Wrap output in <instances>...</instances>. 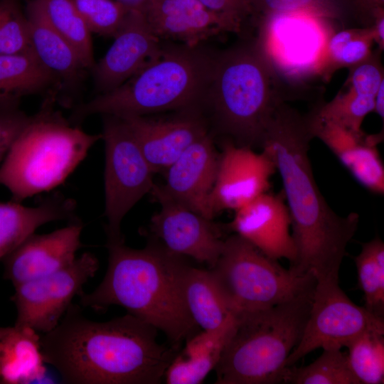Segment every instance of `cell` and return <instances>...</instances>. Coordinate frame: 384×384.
Here are the masks:
<instances>
[{
  "label": "cell",
  "mask_w": 384,
  "mask_h": 384,
  "mask_svg": "<svg viewBox=\"0 0 384 384\" xmlns=\"http://www.w3.org/2000/svg\"><path fill=\"white\" fill-rule=\"evenodd\" d=\"M313 138L308 116L283 102L269 122L261 147L273 159L282 178L296 252L290 267L311 272L317 279L338 276L359 215L337 214L323 196L309 157Z\"/></svg>",
  "instance_id": "1"
},
{
  "label": "cell",
  "mask_w": 384,
  "mask_h": 384,
  "mask_svg": "<svg viewBox=\"0 0 384 384\" xmlns=\"http://www.w3.org/2000/svg\"><path fill=\"white\" fill-rule=\"evenodd\" d=\"M156 335V328L128 313L97 322L71 304L40 343L45 363L65 383L158 384L178 347L159 343Z\"/></svg>",
  "instance_id": "2"
},
{
  "label": "cell",
  "mask_w": 384,
  "mask_h": 384,
  "mask_svg": "<svg viewBox=\"0 0 384 384\" xmlns=\"http://www.w3.org/2000/svg\"><path fill=\"white\" fill-rule=\"evenodd\" d=\"M106 274L95 289L82 292L80 303L96 311L111 305L127 309L165 334L174 346L193 335L198 326L185 304L181 277L186 263L164 246L133 249L124 240L107 242Z\"/></svg>",
  "instance_id": "3"
},
{
  "label": "cell",
  "mask_w": 384,
  "mask_h": 384,
  "mask_svg": "<svg viewBox=\"0 0 384 384\" xmlns=\"http://www.w3.org/2000/svg\"><path fill=\"white\" fill-rule=\"evenodd\" d=\"M215 55L182 45L159 54L117 88L75 107V125L92 114L145 115L186 110L206 98Z\"/></svg>",
  "instance_id": "4"
},
{
  "label": "cell",
  "mask_w": 384,
  "mask_h": 384,
  "mask_svg": "<svg viewBox=\"0 0 384 384\" xmlns=\"http://www.w3.org/2000/svg\"><path fill=\"white\" fill-rule=\"evenodd\" d=\"M55 94L31 116L0 164V185L11 201L21 203L58 187L102 139V134L84 132L55 110Z\"/></svg>",
  "instance_id": "5"
},
{
  "label": "cell",
  "mask_w": 384,
  "mask_h": 384,
  "mask_svg": "<svg viewBox=\"0 0 384 384\" xmlns=\"http://www.w3.org/2000/svg\"><path fill=\"white\" fill-rule=\"evenodd\" d=\"M314 288L270 308L235 315L215 368V383H282L285 361L308 319Z\"/></svg>",
  "instance_id": "6"
},
{
  "label": "cell",
  "mask_w": 384,
  "mask_h": 384,
  "mask_svg": "<svg viewBox=\"0 0 384 384\" xmlns=\"http://www.w3.org/2000/svg\"><path fill=\"white\" fill-rule=\"evenodd\" d=\"M273 71L257 40L215 55L206 98L220 130L235 144L262 146L269 122L284 102Z\"/></svg>",
  "instance_id": "7"
},
{
  "label": "cell",
  "mask_w": 384,
  "mask_h": 384,
  "mask_svg": "<svg viewBox=\"0 0 384 384\" xmlns=\"http://www.w3.org/2000/svg\"><path fill=\"white\" fill-rule=\"evenodd\" d=\"M235 234L224 241L210 273L235 316L270 308L314 288V274L285 269Z\"/></svg>",
  "instance_id": "8"
},
{
  "label": "cell",
  "mask_w": 384,
  "mask_h": 384,
  "mask_svg": "<svg viewBox=\"0 0 384 384\" xmlns=\"http://www.w3.org/2000/svg\"><path fill=\"white\" fill-rule=\"evenodd\" d=\"M102 116L105 231L107 242H114L123 240L120 227L124 217L152 190L154 171L124 122L117 116Z\"/></svg>",
  "instance_id": "9"
},
{
  "label": "cell",
  "mask_w": 384,
  "mask_h": 384,
  "mask_svg": "<svg viewBox=\"0 0 384 384\" xmlns=\"http://www.w3.org/2000/svg\"><path fill=\"white\" fill-rule=\"evenodd\" d=\"M372 331L384 332L383 318L354 304L339 287L338 276L318 279L302 338L285 367L317 348H341Z\"/></svg>",
  "instance_id": "10"
},
{
  "label": "cell",
  "mask_w": 384,
  "mask_h": 384,
  "mask_svg": "<svg viewBox=\"0 0 384 384\" xmlns=\"http://www.w3.org/2000/svg\"><path fill=\"white\" fill-rule=\"evenodd\" d=\"M98 268L97 257L86 252L57 272L15 286L12 297L17 310L15 325L43 334L53 330Z\"/></svg>",
  "instance_id": "11"
},
{
  "label": "cell",
  "mask_w": 384,
  "mask_h": 384,
  "mask_svg": "<svg viewBox=\"0 0 384 384\" xmlns=\"http://www.w3.org/2000/svg\"><path fill=\"white\" fill-rule=\"evenodd\" d=\"M276 171L273 159L265 151L257 153L250 147L225 141L210 196L215 215L223 210L235 211L268 192Z\"/></svg>",
  "instance_id": "12"
},
{
  "label": "cell",
  "mask_w": 384,
  "mask_h": 384,
  "mask_svg": "<svg viewBox=\"0 0 384 384\" xmlns=\"http://www.w3.org/2000/svg\"><path fill=\"white\" fill-rule=\"evenodd\" d=\"M219 154L207 133L191 144L166 169V183L154 184L151 193L156 199L175 202L213 220L210 201L218 166Z\"/></svg>",
  "instance_id": "13"
},
{
  "label": "cell",
  "mask_w": 384,
  "mask_h": 384,
  "mask_svg": "<svg viewBox=\"0 0 384 384\" xmlns=\"http://www.w3.org/2000/svg\"><path fill=\"white\" fill-rule=\"evenodd\" d=\"M105 55L94 64L98 92L111 91L132 77L161 52L159 38L151 31L142 12L129 11Z\"/></svg>",
  "instance_id": "14"
},
{
  "label": "cell",
  "mask_w": 384,
  "mask_h": 384,
  "mask_svg": "<svg viewBox=\"0 0 384 384\" xmlns=\"http://www.w3.org/2000/svg\"><path fill=\"white\" fill-rule=\"evenodd\" d=\"M158 201L161 208L152 217L150 226L164 247L174 254L191 257L213 267L225 241L220 228L212 220L175 202Z\"/></svg>",
  "instance_id": "15"
},
{
  "label": "cell",
  "mask_w": 384,
  "mask_h": 384,
  "mask_svg": "<svg viewBox=\"0 0 384 384\" xmlns=\"http://www.w3.org/2000/svg\"><path fill=\"white\" fill-rule=\"evenodd\" d=\"M82 228L78 220L49 233H33L4 258L5 278L15 287L70 265L82 246Z\"/></svg>",
  "instance_id": "16"
},
{
  "label": "cell",
  "mask_w": 384,
  "mask_h": 384,
  "mask_svg": "<svg viewBox=\"0 0 384 384\" xmlns=\"http://www.w3.org/2000/svg\"><path fill=\"white\" fill-rule=\"evenodd\" d=\"M229 228L267 257L287 259L296 256L290 233L291 218L282 191L265 193L235 211Z\"/></svg>",
  "instance_id": "17"
},
{
  "label": "cell",
  "mask_w": 384,
  "mask_h": 384,
  "mask_svg": "<svg viewBox=\"0 0 384 384\" xmlns=\"http://www.w3.org/2000/svg\"><path fill=\"white\" fill-rule=\"evenodd\" d=\"M119 117L132 133L154 172L167 169L191 144L208 133L203 119L193 112L166 119L144 115Z\"/></svg>",
  "instance_id": "18"
},
{
  "label": "cell",
  "mask_w": 384,
  "mask_h": 384,
  "mask_svg": "<svg viewBox=\"0 0 384 384\" xmlns=\"http://www.w3.org/2000/svg\"><path fill=\"white\" fill-rule=\"evenodd\" d=\"M313 137L320 139L359 184L371 193H384V166L377 145L380 136L355 133L330 121L309 116Z\"/></svg>",
  "instance_id": "19"
},
{
  "label": "cell",
  "mask_w": 384,
  "mask_h": 384,
  "mask_svg": "<svg viewBox=\"0 0 384 384\" xmlns=\"http://www.w3.org/2000/svg\"><path fill=\"white\" fill-rule=\"evenodd\" d=\"M140 12L159 38L178 41L188 46L232 32L223 18L198 0H150Z\"/></svg>",
  "instance_id": "20"
},
{
  "label": "cell",
  "mask_w": 384,
  "mask_h": 384,
  "mask_svg": "<svg viewBox=\"0 0 384 384\" xmlns=\"http://www.w3.org/2000/svg\"><path fill=\"white\" fill-rule=\"evenodd\" d=\"M76 203L70 198L56 193L36 206L19 202H0V259L18 247L41 225L58 220H78Z\"/></svg>",
  "instance_id": "21"
},
{
  "label": "cell",
  "mask_w": 384,
  "mask_h": 384,
  "mask_svg": "<svg viewBox=\"0 0 384 384\" xmlns=\"http://www.w3.org/2000/svg\"><path fill=\"white\" fill-rule=\"evenodd\" d=\"M26 17L30 48L38 61L65 83L77 81L86 68L74 48L48 22L38 0L28 2Z\"/></svg>",
  "instance_id": "22"
},
{
  "label": "cell",
  "mask_w": 384,
  "mask_h": 384,
  "mask_svg": "<svg viewBox=\"0 0 384 384\" xmlns=\"http://www.w3.org/2000/svg\"><path fill=\"white\" fill-rule=\"evenodd\" d=\"M234 316L218 328L187 339L165 372L168 384H199L218 364L234 326Z\"/></svg>",
  "instance_id": "23"
},
{
  "label": "cell",
  "mask_w": 384,
  "mask_h": 384,
  "mask_svg": "<svg viewBox=\"0 0 384 384\" xmlns=\"http://www.w3.org/2000/svg\"><path fill=\"white\" fill-rule=\"evenodd\" d=\"M40 338L33 329L16 325L0 338V383H28L44 376Z\"/></svg>",
  "instance_id": "24"
},
{
  "label": "cell",
  "mask_w": 384,
  "mask_h": 384,
  "mask_svg": "<svg viewBox=\"0 0 384 384\" xmlns=\"http://www.w3.org/2000/svg\"><path fill=\"white\" fill-rule=\"evenodd\" d=\"M181 291L191 318L203 331L215 329L233 316L210 270L186 265L181 277Z\"/></svg>",
  "instance_id": "25"
},
{
  "label": "cell",
  "mask_w": 384,
  "mask_h": 384,
  "mask_svg": "<svg viewBox=\"0 0 384 384\" xmlns=\"http://www.w3.org/2000/svg\"><path fill=\"white\" fill-rule=\"evenodd\" d=\"M56 80L31 50L18 54L0 53V104L20 102L23 97L45 90Z\"/></svg>",
  "instance_id": "26"
},
{
  "label": "cell",
  "mask_w": 384,
  "mask_h": 384,
  "mask_svg": "<svg viewBox=\"0 0 384 384\" xmlns=\"http://www.w3.org/2000/svg\"><path fill=\"white\" fill-rule=\"evenodd\" d=\"M50 25L74 48L86 69L94 64L91 32L73 0H38Z\"/></svg>",
  "instance_id": "27"
},
{
  "label": "cell",
  "mask_w": 384,
  "mask_h": 384,
  "mask_svg": "<svg viewBox=\"0 0 384 384\" xmlns=\"http://www.w3.org/2000/svg\"><path fill=\"white\" fill-rule=\"evenodd\" d=\"M321 355L311 364L285 367L282 383L288 384H360L341 348L323 349Z\"/></svg>",
  "instance_id": "28"
},
{
  "label": "cell",
  "mask_w": 384,
  "mask_h": 384,
  "mask_svg": "<svg viewBox=\"0 0 384 384\" xmlns=\"http://www.w3.org/2000/svg\"><path fill=\"white\" fill-rule=\"evenodd\" d=\"M358 284L363 292L365 307L375 316L384 314V243L375 237L362 243L360 253L354 257Z\"/></svg>",
  "instance_id": "29"
},
{
  "label": "cell",
  "mask_w": 384,
  "mask_h": 384,
  "mask_svg": "<svg viewBox=\"0 0 384 384\" xmlns=\"http://www.w3.org/2000/svg\"><path fill=\"white\" fill-rule=\"evenodd\" d=\"M383 336L384 332L368 331L346 346L349 366L360 384L384 383Z\"/></svg>",
  "instance_id": "30"
},
{
  "label": "cell",
  "mask_w": 384,
  "mask_h": 384,
  "mask_svg": "<svg viewBox=\"0 0 384 384\" xmlns=\"http://www.w3.org/2000/svg\"><path fill=\"white\" fill-rule=\"evenodd\" d=\"M250 16L257 26L283 16L304 14L317 18H339L342 15L341 0H246Z\"/></svg>",
  "instance_id": "31"
},
{
  "label": "cell",
  "mask_w": 384,
  "mask_h": 384,
  "mask_svg": "<svg viewBox=\"0 0 384 384\" xmlns=\"http://www.w3.org/2000/svg\"><path fill=\"white\" fill-rule=\"evenodd\" d=\"M374 41L372 26L346 28L336 33L327 43V65L335 70L363 62L371 55Z\"/></svg>",
  "instance_id": "32"
},
{
  "label": "cell",
  "mask_w": 384,
  "mask_h": 384,
  "mask_svg": "<svg viewBox=\"0 0 384 384\" xmlns=\"http://www.w3.org/2000/svg\"><path fill=\"white\" fill-rule=\"evenodd\" d=\"M91 33L114 37L129 10L116 0H73Z\"/></svg>",
  "instance_id": "33"
},
{
  "label": "cell",
  "mask_w": 384,
  "mask_h": 384,
  "mask_svg": "<svg viewBox=\"0 0 384 384\" xmlns=\"http://www.w3.org/2000/svg\"><path fill=\"white\" fill-rule=\"evenodd\" d=\"M31 50L27 19L13 0H0V53Z\"/></svg>",
  "instance_id": "34"
},
{
  "label": "cell",
  "mask_w": 384,
  "mask_h": 384,
  "mask_svg": "<svg viewBox=\"0 0 384 384\" xmlns=\"http://www.w3.org/2000/svg\"><path fill=\"white\" fill-rule=\"evenodd\" d=\"M30 118L19 102L0 104V164Z\"/></svg>",
  "instance_id": "35"
},
{
  "label": "cell",
  "mask_w": 384,
  "mask_h": 384,
  "mask_svg": "<svg viewBox=\"0 0 384 384\" xmlns=\"http://www.w3.org/2000/svg\"><path fill=\"white\" fill-rule=\"evenodd\" d=\"M205 7L219 16L233 32L242 31L245 19L250 16L246 0H198Z\"/></svg>",
  "instance_id": "36"
},
{
  "label": "cell",
  "mask_w": 384,
  "mask_h": 384,
  "mask_svg": "<svg viewBox=\"0 0 384 384\" xmlns=\"http://www.w3.org/2000/svg\"><path fill=\"white\" fill-rule=\"evenodd\" d=\"M360 18L363 27H371L376 16L384 12V0H341Z\"/></svg>",
  "instance_id": "37"
},
{
  "label": "cell",
  "mask_w": 384,
  "mask_h": 384,
  "mask_svg": "<svg viewBox=\"0 0 384 384\" xmlns=\"http://www.w3.org/2000/svg\"><path fill=\"white\" fill-rule=\"evenodd\" d=\"M374 40L378 43L380 50L384 48V12L378 14L372 26Z\"/></svg>",
  "instance_id": "38"
},
{
  "label": "cell",
  "mask_w": 384,
  "mask_h": 384,
  "mask_svg": "<svg viewBox=\"0 0 384 384\" xmlns=\"http://www.w3.org/2000/svg\"><path fill=\"white\" fill-rule=\"evenodd\" d=\"M384 81L382 82L375 97L374 111L383 119L384 116Z\"/></svg>",
  "instance_id": "39"
},
{
  "label": "cell",
  "mask_w": 384,
  "mask_h": 384,
  "mask_svg": "<svg viewBox=\"0 0 384 384\" xmlns=\"http://www.w3.org/2000/svg\"><path fill=\"white\" fill-rule=\"evenodd\" d=\"M129 11H142L150 0H116Z\"/></svg>",
  "instance_id": "40"
},
{
  "label": "cell",
  "mask_w": 384,
  "mask_h": 384,
  "mask_svg": "<svg viewBox=\"0 0 384 384\" xmlns=\"http://www.w3.org/2000/svg\"><path fill=\"white\" fill-rule=\"evenodd\" d=\"M10 329V327H0V338L4 336Z\"/></svg>",
  "instance_id": "41"
}]
</instances>
